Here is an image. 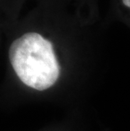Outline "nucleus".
<instances>
[{
    "label": "nucleus",
    "mask_w": 130,
    "mask_h": 131,
    "mask_svg": "<svg viewBox=\"0 0 130 131\" xmlns=\"http://www.w3.org/2000/svg\"><path fill=\"white\" fill-rule=\"evenodd\" d=\"M9 59L22 85L37 91H46L58 83L62 66L53 43L38 32H26L10 44Z\"/></svg>",
    "instance_id": "nucleus-1"
},
{
    "label": "nucleus",
    "mask_w": 130,
    "mask_h": 131,
    "mask_svg": "<svg viewBox=\"0 0 130 131\" xmlns=\"http://www.w3.org/2000/svg\"><path fill=\"white\" fill-rule=\"evenodd\" d=\"M123 3L125 6L130 8V0H123Z\"/></svg>",
    "instance_id": "nucleus-2"
}]
</instances>
